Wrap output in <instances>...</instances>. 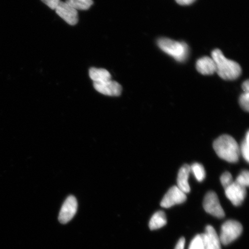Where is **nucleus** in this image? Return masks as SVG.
Instances as JSON below:
<instances>
[{"label": "nucleus", "mask_w": 249, "mask_h": 249, "mask_svg": "<svg viewBox=\"0 0 249 249\" xmlns=\"http://www.w3.org/2000/svg\"><path fill=\"white\" fill-rule=\"evenodd\" d=\"M213 58L216 64V72L225 80H234L241 76L242 69L240 65L225 57L222 51L215 49L212 52Z\"/></svg>", "instance_id": "nucleus-1"}, {"label": "nucleus", "mask_w": 249, "mask_h": 249, "mask_svg": "<svg viewBox=\"0 0 249 249\" xmlns=\"http://www.w3.org/2000/svg\"><path fill=\"white\" fill-rule=\"evenodd\" d=\"M213 147L218 157L230 163H236L240 156V148L232 137L223 135L213 142Z\"/></svg>", "instance_id": "nucleus-2"}, {"label": "nucleus", "mask_w": 249, "mask_h": 249, "mask_svg": "<svg viewBox=\"0 0 249 249\" xmlns=\"http://www.w3.org/2000/svg\"><path fill=\"white\" fill-rule=\"evenodd\" d=\"M158 45L161 51L177 61L184 62L188 57V46L184 42H177L168 38H160L158 40Z\"/></svg>", "instance_id": "nucleus-3"}, {"label": "nucleus", "mask_w": 249, "mask_h": 249, "mask_svg": "<svg viewBox=\"0 0 249 249\" xmlns=\"http://www.w3.org/2000/svg\"><path fill=\"white\" fill-rule=\"evenodd\" d=\"M243 227L238 221L229 220L223 224L219 236L221 244L228 245L241 236Z\"/></svg>", "instance_id": "nucleus-4"}, {"label": "nucleus", "mask_w": 249, "mask_h": 249, "mask_svg": "<svg viewBox=\"0 0 249 249\" xmlns=\"http://www.w3.org/2000/svg\"><path fill=\"white\" fill-rule=\"evenodd\" d=\"M203 207L205 211L211 215L222 219L225 216V211L221 206L217 195L213 192H208L203 201Z\"/></svg>", "instance_id": "nucleus-5"}, {"label": "nucleus", "mask_w": 249, "mask_h": 249, "mask_svg": "<svg viewBox=\"0 0 249 249\" xmlns=\"http://www.w3.org/2000/svg\"><path fill=\"white\" fill-rule=\"evenodd\" d=\"M186 195L177 186H174L168 191L160 202L161 207L169 208L174 205L180 204L185 202Z\"/></svg>", "instance_id": "nucleus-6"}, {"label": "nucleus", "mask_w": 249, "mask_h": 249, "mask_svg": "<svg viewBox=\"0 0 249 249\" xmlns=\"http://www.w3.org/2000/svg\"><path fill=\"white\" fill-rule=\"evenodd\" d=\"M77 201L73 196H70L64 202L59 214L58 220L62 224H66L73 219L77 211Z\"/></svg>", "instance_id": "nucleus-7"}, {"label": "nucleus", "mask_w": 249, "mask_h": 249, "mask_svg": "<svg viewBox=\"0 0 249 249\" xmlns=\"http://www.w3.org/2000/svg\"><path fill=\"white\" fill-rule=\"evenodd\" d=\"M226 197L234 206L238 207L242 204L247 196V189L233 181L232 184L225 189Z\"/></svg>", "instance_id": "nucleus-8"}, {"label": "nucleus", "mask_w": 249, "mask_h": 249, "mask_svg": "<svg viewBox=\"0 0 249 249\" xmlns=\"http://www.w3.org/2000/svg\"><path fill=\"white\" fill-rule=\"evenodd\" d=\"M55 10L59 17L71 26H74L79 21L77 11L65 2L61 1Z\"/></svg>", "instance_id": "nucleus-9"}, {"label": "nucleus", "mask_w": 249, "mask_h": 249, "mask_svg": "<svg viewBox=\"0 0 249 249\" xmlns=\"http://www.w3.org/2000/svg\"><path fill=\"white\" fill-rule=\"evenodd\" d=\"M93 86L98 92L107 96H120L123 90L119 83L111 80L100 83H93Z\"/></svg>", "instance_id": "nucleus-10"}, {"label": "nucleus", "mask_w": 249, "mask_h": 249, "mask_svg": "<svg viewBox=\"0 0 249 249\" xmlns=\"http://www.w3.org/2000/svg\"><path fill=\"white\" fill-rule=\"evenodd\" d=\"M204 249H222L219 236L212 226L205 227V232L202 233Z\"/></svg>", "instance_id": "nucleus-11"}, {"label": "nucleus", "mask_w": 249, "mask_h": 249, "mask_svg": "<svg viewBox=\"0 0 249 249\" xmlns=\"http://www.w3.org/2000/svg\"><path fill=\"white\" fill-rule=\"evenodd\" d=\"M196 69L203 75H212L216 73V64L213 58L204 57L196 62Z\"/></svg>", "instance_id": "nucleus-12"}, {"label": "nucleus", "mask_w": 249, "mask_h": 249, "mask_svg": "<svg viewBox=\"0 0 249 249\" xmlns=\"http://www.w3.org/2000/svg\"><path fill=\"white\" fill-rule=\"evenodd\" d=\"M191 172V166L188 164L183 165L180 168L178 177H177V185H178L177 186L185 194H189L191 192V187L188 182L189 174Z\"/></svg>", "instance_id": "nucleus-13"}, {"label": "nucleus", "mask_w": 249, "mask_h": 249, "mask_svg": "<svg viewBox=\"0 0 249 249\" xmlns=\"http://www.w3.org/2000/svg\"><path fill=\"white\" fill-rule=\"evenodd\" d=\"M89 76L93 83H100L111 79V74L103 68H91L89 70Z\"/></svg>", "instance_id": "nucleus-14"}, {"label": "nucleus", "mask_w": 249, "mask_h": 249, "mask_svg": "<svg viewBox=\"0 0 249 249\" xmlns=\"http://www.w3.org/2000/svg\"><path fill=\"white\" fill-rule=\"evenodd\" d=\"M167 223L166 214L164 212L160 211L155 213L152 216L149 221V227L151 230H158L166 225Z\"/></svg>", "instance_id": "nucleus-15"}, {"label": "nucleus", "mask_w": 249, "mask_h": 249, "mask_svg": "<svg viewBox=\"0 0 249 249\" xmlns=\"http://www.w3.org/2000/svg\"><path fill=\"white\" fill-rule=\"evenodd\" d=\"M76 10H88L93 4V0H66L65 1Z\"/></svg>", "instance_id": "nucleus-16"}, {"label": "nucleus", "mask_w": 249, "mask_h": 249, "mask_svg": "<svg viewBox=\"0 0 249 249\" xmlns=\"http://www.w3.org/2000/svg\"><path fill=\"white\" fill-rule=\"evenodd\" d=\"M191 170L198 182H201L204 179L206 174L202 164L198 163L193 164L191 166Z\"/></svg>", "instance_id": "nucleus-17"}, {"label": "nucleus", "mask_w": 249, "mask_h": 249, "mask_svg": "<svg viewBox=\"0 0 249 249\" xmlns=\"http://www.w3.org/2000/svg\"><path fill=\"white\" fill-rule=\"evenodd\" d=\"M188 249H204L203 237L202 234H197L192 239Z\"/></svg>", "instance_id": "nucleus-18"}, {"label": "nucleus", "mask_w": 249, "mask_h": 249, "mask_svg": "<svg viewBox=\"0 0 249 249\" xmlns=\"http://www.w3.org/2000/svg\"><path fill=\"white\" fill-rule=\"evenodd\" d=\"M240 152L243 156V157L245 159L247 162H249V133L247 132L246 135L245 139L243 142Z\"/></svg>", "instance_id": "nucleus-19"}, {"label": "nucleus", "mask_w": 249, "mask_h": 249, "mask_svg": "<svg viewBox=\"0 0 249 249\" xmlns=\"http://www.w3.org/2000/svg\"><path fill=\"white\" fill-rule=\"evenodd\" d=\"M235 182L247 188L249 185V173L248 170L242 171L235 180Z\"/></svg>", "instance_id": "nucleus-20"}, {"label": "nucleus", "mask_w": 249, "mask_h": 249, "mask_svg": "<svg viewBox=\"0 0 249 249\" xmlns=\"http://www.w3.org/2000/svg\"><path fill=\"white\" fill-rule=\"evenodd\" d=\"M220 182L225 189L228 188L233 182L231 173L229 172L223 173L220 177Z\"/></svg>", "instance_id": "nucleus-21"}, {"label": "nucleus", "mask_w": 249, "mask_h": 249, "mask_svg": "<svg viewBox=\"0 0 249 249\" xmlns=\"http://www.w3.org/2000/svg\"><path fill=\"white\" fill-rule=\"evenodd\" d=\"M239 105L244 110H249V93H242L239 97Z\"/></svg>", "instance_id": "nucleus-22"}, {"label": "nucleus", "mask_w": 249, "mask_h": 249, "mask_svg": "<svg viewBox=\"0 0 249 249\" xmlns=\"http://www.w3.org/2000/svg\"><path fill=\"white\" fill-rule=\"evenodd\" d=\"M41 1L53 10H55L61 2L60 0H41Z\"/></svg>", "instance_id": "nucleus-23"}, {"label": "nucleus", "mask_w": 249, "mask_h": 249, "mask_svg": "<svg viewBox=\"0 0 249 249\" xmlns=\"http://www.w3.org/2000/svg\"><path fill=\"white\" fill-rule=\"evenodd\" d=\"M185 239L184 237L180 238L174 249H185Z\"/></svg>", "instance_id": "nucleus-24"}, {"label": "nucleus", "mask_w": 249, "mask_h": 249, "mask_svg": "<svg viewBox=\"0 0 249 249\" xmlns=\"http://www.w3.org/2000/svg\"><path fill=\"white\" fill-rule=\"evenodd\" d=\"M176 1L180 5H189L193 4L196 0H176Z\"/></svg>", "instance_id": "nucleus-25"}, {"label": "nucleus", "mask_w": 249, "mask_h": 249, "mask_svg": "<svg viewBox=\"0 0 249 249\" xmlns=\"http://www.w3.org/2000/svg\"><path fill=\"white\" fill-rule=\"evenodd\" d=\"M242 89L244 90V92L249 93V82L248 80L243 83Z\"/></svg>", "instance_id": "nucleus-26"}]
</instances>
